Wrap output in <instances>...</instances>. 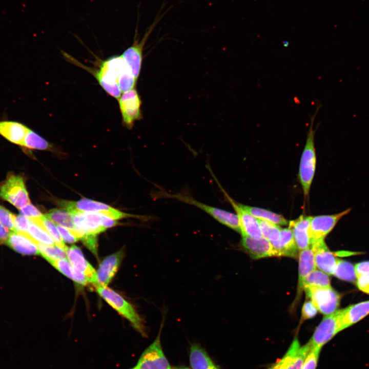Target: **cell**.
Returning a JSON list of instances; mask_svg holds the SVG:
<instances>
[{
    "mask_svg": "<svg viewBox=\"0 0 369 369\" xmlns=\"http://www.w3.org/2000/svg\"><path fill=\"white\" fill-rule=\"evenodd\" d=\"M56 228L64 242L73 243L80 240L76 231H73L61 225L56 224Z\"/></svg>",
    "mask_w": 369,
    "mask_h": 369,
    "instance_id": "39",
    "label": "cell"
},
{
    "mask_svg": "<svg viewBox=\"0 0 369 369\" xmlns=\"http://www.w3.org/2000/svg\"><path fill=\"white\" fill-rule=\"evenodd\" d=\"M241 244L244 249L254 259L277 256L272 244L263 237L256 239L242 236Z\"/></svg>",
    "mask_w": 369,
    "mask_h": 369,
    "instance_id": "17",
    "label": "cell"
},
{
    "mask_svg": "<svg viewBox=\"0 0 369 369\" xmlns=\"http://www.w3.org/2000/svg\"><path fill=\"white\" fill-rule=\"evenodd\" d=\"M11 232V231L0 223V241L5 242Z\"/></svg>",
    "mask_w": 369,
    "mask_h": 369,
    "instance_id": "47",
    "label": "cell"
},
{
    "mask_svg": "<svg viewBox=\"0 0 369 369\" xmlns=\"http://www.w3.org/2000/svg\"><path fill=\"white\" fill-rule=\"evenodd\" d=\"M20 146L37 150H49L52 148L49 142L29 128Z\"/></svg>",
    "mask_w": 369,
    "mask_h": 369,
    "instance_id": "29",
    "label": "cell"
},
{
    "mask_svg": "<svg viewBox=\"0 0 369 369\" xmlns=\"http://www.w3.org/2000/svg\"><path fill=\"white\" fill-rule=\"evenodd\" d=\"M300 346L297 337H295L284 355L267 369H286Z\"/></svg>",
    "mask_w": 369,
    "mask_h": 369,
    "instance_id": "35",
    "label": "cell"
},
{
    "mask_svg": "<svg viewBox=\"0 0 369 369\" xmlns=\"http://www.w3.org/2000/svg\"><path fill=\"white\" fill-rule=\"evenodd\" d=\"M306 286L331 288L330 280L327 274L317 269H315L311 272L305 279L303 282V288Z\"/></svg>",
    "mask_w": 369,
    "mask_h": 369,
    "instance_id": "31",
    "label": "cell"
},
{
    "mask_svg": "<svg viewBox=\"0 0 369 369\" xmlns=\"http://www.w3.org/2000/svg\"><path fill=\"white\" fill-rule=\"evenodd\" d=\"M317 312V309L311 300L306 301L302 306L300 324L305 320L313 318Z\"/></svg>",
    "mask_w": 369,
    "mask_h": 369,
    "instance_id": "40",
    "label": "cell"
},
{
    "mask_svg": "<svg viewBox=\"0 0 369 369\" xmlns=\"http://www.w3.org/2000/svg\"><path fill=\"white\" fill-rule=\"evenodd\" d=\"M357 285L360 290L369 294V273L357 277Z\"/></svg>",
    "mask_w": 369,
    "mask_h": 369,
    "instance_id": "44",
    "label": "cell"
},
{
    "mask_svg": "<svg viewBox=\"0 0 369 369\" xmlns=\"http://www.w3.org/2000/svg\"><path fill=\"white\" fill-rule=\"evenodd\" d=\"M99 295L120 315L126 318L132 327L142 336H146L142 319L132 305L114 291L107 286H96Z\"/></svg>",
    "mask_w": 369,
    "mask_h": 369,
    "instance_id": "4",
    "label": "cell"
},
{
    "mask_svg": "<svg viewBox=\"0 0 369 369\" xmlns=\"http://www.w3.org/2000/svg\"><path fill=\"white\" fill-rule=\"evenodd\" d=\"M277 256L296 257L297 247L292 230L289 228L281 229V237L277 246L274 249Z\"/></svg>",
    "mask_w": 369,
    "mask_h": 369,
    "instance_id": "23",
    "label": "cell"
},
{
    "mask_svg": "<svg viewBox=\"0 0 369 369\" xmlns=\"http://www.w3.org/2000/svg\"><path fill=\"white\" fill-rule=\"evenodd\" d=\"M241 206L258 219L273 223L279 226L289 224L288 221L282 215L264 209L244 205Z\"/></svg>",
    "mask_w": 369,
    "mask_h": 369,
    "instance_id": "26",
    "label": "cell"
},
{
    "mask_svg": "<svg viewBox=\"0 0 369 369\" xmlns=\"http://www.w3.org/2000/svg\"><path fill=\"white\" fill-rule=\"evenodd\" d=\"M118 223L115 220L106 216L103 214L101 217V225L104 228L107 229L108 228L115 226Z\"/></svg>",
    "mask_w": 369,
    "mask_h": 369,
    "instance_id": "46",
    "label": "cell"
},
{
    "mask_svg": "<svg viewBox=\"0 0 369 369\" xmlns=\"http://www.w3.org/2000/svg\"><path fill=\"white\" fill-rule=\"evenodd\" d=\"M63 274L81 285H86L89 282L84 275L76 269L66 259H46Z\"/></svg>",
    "mask_w": 369,
    "mask_h": 369,
    "instance_id": "25",
    "label": "cell"
},
{
    "mask_svg": "<svg viewBox=\"0 0 369 369\" xmlns=\"http://www.w3.org/2000/svg\"><path fill=\"white\" fill-rule=\"evenodd\" d=\"M369 314V300L352 304L342 309L340 323L342 331L358 322Z\"/></svg>",
    "mask_w": 369,
    "mask_h": 369,
    "instance_id": "20",
    "label": "cell"
},
{
    "mask_svg": "<svg viewBox=\"0 0 369 369\" xmlns=\"http://www.w3.org/2000/svg\"><path fill=\"white\" fill-rule=\"evenodd\" d=\"M306 296L322 314L327 315L337 310L340 296L331 288L306 286L303 288Z\"/></svg>",
    "mask_w": 369,
    "mask_h": 369,
    "instance_id": "7",
    "label": "cell"
},
{
    "mask_svg": "<svg viewBox=\"0 0 369 369\" xmlns=\"http://www.w3.org/2000/svg\"><path fill=\"white\" fill-rule=\"evenodd\" d=\"M45 216L57 224L75 231L72 214L59 209H52Z\"/></svg>",
    "mask_w": 369,
    "mask_h": 369,
    "instance_id": "30",
    "label": "cell"
},
{
    "mask_svg": "<svg viewBox=\"0 0 369 369\" xmlns=\"http://www.w3.org/2000/svg\"><path fill=\"white\" fill-rule=\"evenodd\" d=\"M311 348V345L309 342L300 346L286 369H301L305 358Z\"/></svg>",
    "mask_w": 369,
    "mask_h": 369,
    "instance_id": "36",
    "label": "cell"
},
{
    "mask_svg": "<svg viewBox=\"0 0 369 369\" xmlns=\"http://www.w3.org/2000/svg\"><path fill=\"white\" fill-rule=\"evenodd\" d=\"M124 255V250H121L109 255L101 261L96 272L97 285H108L117 272Z\"/></svg>",
    "mask_w": 369,
    "mask_h": 369,
    "instance_id": "15",
    "label": "cell"
},
{
    "mask_svg": "<svg viewBox=\"0 0 369 369\" xmlns=\"http://www.w3.org/2000/svg\"><path fill=\"white\" fill-rule=\"evenodd\" d=\"M29 219L46 231L53 238L55 244L66 252L68 248L65 244L56 226L51 220L46 217L45 215L40 218Z\"/></svg>",
    "mask_w": 369,
    "mask_h": 369,
    "instance_id": "27",
    "label": "cell"
},
{
    "mask_svg": "<svg viewBox=\"0 0 369 369\" xmlns=\"http://www.w3.org/2000/svg\"><path fill=\"white\" fill-rule=\"evenodd\" d=\"M40 254L45 259H59L67 258L66 252L56 245H49L35 241Z\"/></svg>",
    "mask_w": 369,
    "mask_h": 369,
    "instance_id": "34",
    "label": "cell"
},
{
    "mask_svg": "<svg viewBox=\"0 0 369 369\" xmlns=\"http://www.w3.org/2000/svg\"><path fill=\"white\" fill-rule=\"evenodd\" d=\"M162 325V322L157 337L142 353L134 369H172L161 345Z\"/></svg>",
    "mask_w": 369,
    "mask_h": 369,
    "instance_id": "10",
    "label": "cell"
},
{
    "mask_svg": "<svg viewBox=\"0 0 369 369\" xmlns=\"http://www.w3.org/2000/svg\"><path fill=\"white\" fill-rule=\"evenodd\" d=\"M333 275L338 278L347 281L357 279L355 266L350 262L338 259Z\"/></svg>",
    "mask_w": 369,
    "mask_h": 369,
    "instance_id": "32",
    "label": "cell"
},
{
    "mask_svg": "<svg viewBox=\"0 0 369 369\" xmlns=\"http://www.w3.org/2000/svg\"><path fill=\"white\" fill-rule=\"evenodd\" d=\"M162 10V9H160L153 23L147 28L144 35L140 40H139L137 36L138 24H137L133 43L121 55L136 80L138 79L140 73L143 60L144 47L150 34L166 14V12L161 14V11Z\"/></svg>",
    "mask_w": 369,
    "mask_h": 369,
    "instance_id": "5",
    "label": "cell"
},
{
    "mask_svg": "<svg viewBox=\"0 0 369 369\" xmlns=\"http://www.w3.org/2000/svg\"><path fill=\"white\" fill-rule=\"evenodd\" d=\"M4 243L21 254H40L35 241L28 233L11 231Z\"/></svg>",
    "mask_w": 369,
    "mask_h": 369,
    "instance_id": "18",
    "label": "cell"
},
{
    "mask_svg": "<svg viewBox=\"0 0 369 369\" xmlns=\"http://www.w3.org/2000/svg\"><path fill=\"white\" fill-rule=\"evenodd\" d=\"M85 69L94 75L108 94L117 99L121 94L118 81L124 74L131 70L122 55L110 57L103 61L99 70H92L87 67Z\"/></svg>",
    "mask_w": 369,
    "mask_h": 369,
    "instance_id": "1",
    "label": "cell"
},
{
    "mask_svg": "<svg viewBox=\"0 0 369 369\" xmlns=\"http://www.w3.org/2000/svg\"><path fill=\"white\" fill-rule=\"evenodd\" d=\"M15 215L0 206V223L11 231H15Z\"/></svg>",
    "mask_w": 369,
    "mask_h": 369,
    "instance_id": "38",
    "label": "cell"
},
{
    "mask_svg": "<svg viewBox=\"0 0 369 369\" xmlns=\"http://www.w3.org/2000/svg\"><path fill=\"white\" fill-rule=\"evenodd\" d=\"M172 369H190L188 367H176Z\"/></svg>",
    "mask_w": 369,
    "mask_h": 369,
    "instance_id": "48",
    "label": "cell"
},
{
    "mask_svg": "<svg viewBox=\"0 0 369 369\" xmlns=\"http://www.w3.org/2000/svg\"><path fill=\"white\" fill-rule=\"evenodd\" d=\"M311 247L314 252L316 266L327 274L333 275L339 259L330 251L324 239L312 244Z\"/></svg>",
    "mask_w": 369,
    "mask_h": 369,
    "instance_id": "14",
    "label": "cell"
},
{
    "mask_svg": "<svg viewBox=\"0 0 369 369\" xmlns=\"http://www.w3.org/2000/svg\"><path fill=\"white\" fill-rule=\"evenodd\" d=\"M152 196L155 199L161 198L175 199L186 203L194 206L209 214L220 223L239 233H241L239 222L236 214L203 203L196 200L188 194L184 192L171 194L162 189H160L159 191L153 193Z\"/></svg>",
    "mask_w": 369,
    "mask_h": 369,
    "instance_id": "3",
    "label": "cell"
},
{
    "mask_svg": "<svg viewBox=\"0 0 369 369\" xmlns=\"http://www.w3.org/2000/svg\"><path fill=\"white\" fill-rule=\"evenodd\" d=\"M189 359L192 369H218L207 352L197 344L191 345Z\"/></svg>",
    "mask_w": 369,
    "mask_h": 369,
    "instance_id": "24",
    "label": "cell"
},
{
    "mask_svg": "<svg viewBox=\"0 0 369 369\" xmlns=\"http://www.w3.org/2000/svg\"><path fill=\"white\" fill-rule=\"evenodd\" d=\"M118 100L122 123L131 129L134 122L142 119L140 97L135 88L123 92Z\"/></svg>",
    "mask_w": 369,
    "mask_h": 369,
    "instance_id": "11",
    "label": "cell"
},
{
    "mask_svg": "<svg viewBox=\"0 0 369 369\" xmlns=\"http://www.w3.org/2000/svg\"><path fill=\"white\" fill-rule=\"evenodd\" d=\"M0 197L18 209L30 203L23 178L11 174L0 187Z\"/></svg>",
    "mask_w": 369,
    "mask_h": 369,
    "instance_id": "8",
    "label": "cell"
},
{
    "mask_svg": "<svg viewBox=\"0 0 369 369\" xmlns=\"http://www.w3.org/2000/svg\"><path fill=\"white\" fill-rule=\"evenodd\" d=\"M66 252L67 259L72 265L84 275L89 283H92L94 286H97L96 272L86 259L80 249L73 245L68 248Z\"/></svg>",
    "mask_w": 369,
    "mask_h": 369,
    "instance_id": "16",
    "label": "cell"
},
{
    "mask_svg": "<svg viewBox=\"0 0 369 369\" xmlns=\"http://www.w3.org/2000/svg\"><path fill=\"white\" fill-rule=\"evenodd\" d=\"M27 233L37 242L49 245H56L53 238L46 231L31 220Z\"/></svg>",
    "mask_w": 369,
    "mask_h": 369,
    "instance_id": "33",
    "label": "cell"
},
{
    "mask_svg": "<svg viewBox=\"0 0 369 369\" xmlns=\"http://www.w3.org/2000/svg\"><path fill=\"white\" fill-rule=\"evenodd\" d=\"M131 369H134V368H131Z\"/></svg>",
    "mask_w": 369,
    "mask_h": 369,
    "instance_id": "49",
    "label": "cell"
},
{
    "mask_svg": "<svg viewBox=\"0 0 369 369\" xmlns=\"http://www.w3.org/2000/svg\"><path fill=\"white\" fill-rule=\"evenodd\" d=\"M84 244L96 256L97 255V235H84L80 239Z\"/></svg>",
    "mask_w": 369,
    "mask_h": 369,
    "instance_id": "43",
    "label": "cell"
},
{
    "mask_svg": "<svg viewBox=\"0 0 369 369\" xmlns=\"http://www.w3.org/2000/svg\"><path fill=\"white\" fill-rule=\"evenodd\" d=\"M354 266L356 277L362 274L369 273V261L358 263Z\"/></svg>",
    "mask_w": 369,
    "mask_h": 369,
    "instance_id": "45",
    "label": "cell"
},
{
    "mask_svg": "<svg viewBox=\"0 0 369 369\" xmlns=\"http://www.w3.org/2000/svg\"><path fill=\"white\" fill-rule=\"evenodd\" d=\"M258 221L262 237L268 240L275 249L280 239L281 228L271 222L260 219Z\"/></svg>",
    "mask_w": 369,
    "mask_h": 369,
    "instance_id": "28",
    "label": "cell"
},
{
    "mask_svg": "<svg viewBox=\"0 0 369 369\" xmlns=\"http://www.w3.org/2000/svg\"><path fill=\"white\" fill-rule=\"evenodd\" d=\"M321 106L320 104L317 105L314 114L311 117L306 142L300 161L299 178L305 197L309 195L316 170L314 135L316 129H314V122Z\"/></svg>",
    "mask_w": 369,
    "mask_h": 369,
    "instance_id": "2",
    "label": "cell"
},
{
    "mask_svg": "<svg viewBox=\"0 0 369 369\" xmlns=\"http://www.w3.org/2000/svg\"><path fill=\"white\" fill-rule=\"evenodd\" d=\"M28 128L14 120H0V135L13 144L21 145Z\"/></svg>",
    "mask_w": 369,
    "mask_h": 369,
    "instance_id": "21",
    "label": "cell"
},
{
    "mask_svg": "<svg viewBox=\"0 0 369 369\" xmlns=\"http://www.w3.org/2000/svg\"><path fill=\"white\" fill-rule=\"evenodd\" d=\"M218 183L225 197L236 213L240 224V234L242 236H248L256 239L262 237L258 219L244 210L241 206L240 203L236 202L231 198L219 185V183Z\"/></svg>",
    "mask_w": 369,
    "mask_h": 369,
    "instance_id": "13",
    "label": "cell"
},
{
    "mask_svg": "<svg viewBox=\"0 0 369 369\" xmlns=\"http://www.w3.org/2000/svg\"><path fill=\"white\" fill-rule=\"evenodd\" d=\"M311 217L302 215L289 222V227L293 232L297 247L300 251L311 246L309 228Z\"/></svg>",
    "mask_w": 369,
    "mask_h": 369,
    "instance_id": "19",
    "label": "cell"
},
{
    "mask_svg": "<svg viewBox=\"0 0 369 369\" xmlns=\"http://www.w3.org/2000/svg\"><path fill=\"white\" fill-rule=\"evenodd\" d=\"M321 348L311 346L307 354L301 369H316Z\"/></svg>",
    "mask_w": 369,
    "mask_h": 369,
    "instance_id": "37",
    "label": "cell"
},
{
    "mask_svg": "<svg viewBox=\"0 0 369 369\" xmlns=\"http://www.w3.org/2000/svg\"><path fill=\"white\" fill-rule=\"evenodd\" d=\"M30 222V219L22 214L15 215V231L27 233Z\"/></svg>",
    "mask_w": 369,
    "mask_h": 369,
    "instance_id": "42",
    "label": "cell"
},
{
    "mask_svg": "<svg viewBox=\"0 0 369 369\" xmlns=\"http://www.w3.org/2000/svg\"><path fill=\"white\" fill-rule=\"evenodd\" d=\"M58 206L71 213L74 211L93 212L103 214L114 220L128 217L148 219L149 217L127 214L118 211L106 204L98 201L83 198L77 201L64 200L56 201Z\"/></svg>",
    "mask_w": 369,
    "mask_h": 369,
    "instance_id": "6",
    "label": "cell"
},
{
    "mask_svg": "<svg viewBox=\"0 0 369 369\" xmlns=\"http://www.w3.org/2000/svg\"><path fill=\"white\" fill-rule=\"evenodd\" d=\"M299 254V277L297 295L298 297L303 290L305 279L316 268L314 252L311 246L301 250Z\"/></svg>",
    "mask_w": 369,
    "mask_h": 369,
    "instance_id": "22",
    "label": "cell"
},
{
    "mask_svg": "<svg viewBox=\"0 0 369 369\" xmlns=\"http://www.w3.org/2000/svg\"><path fill=\"white\" fill-rule=\"evenodd\" d=\"M20 214L30 219H38L42 218L44 215L40 211L31 203L18 209Z\"/></svg>",
    "mask_w": 369,
    "mask_h": 369,
    "instance_id": "41",
    "label": "cell"
},
{
    "mask_svg": "<svg viewBox=\"0 0 369 369\" xmlns=\"http://www.w3.org/2000/svg\"><path fill=\"white\" fill-rule=\"evenodd\" d=\"M342 310L325 315L308 341L311 346L322 348L338 333L342 331L340 316Z\"/></svg>",
    "mask_w": 369,
    "mask_h": 369,
    "instance_id": "9",
    "label": "cell"
},
{
    "mask_svg": "<svg viewBox=\"0 0 369 369\" xmlns=\"http://www.w3.org/2000/svg\"><path fill=\"white\" fill-rule=\"evenodd\" d=\"M351 211V209H347L337 214L312 216L309 228L311 245L318 241L323 240L339 220L348 214Z\"/></svg>",
    "mask_w": 369,
    "mask_h": 369,
    "instance_id": "12",
    "label": "cell"
}]
</instances>
